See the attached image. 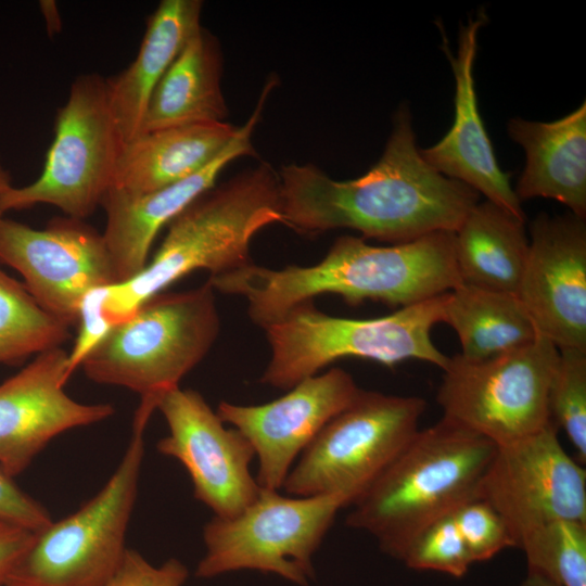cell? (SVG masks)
I'll return each instance as SVG.
<instances>
[{"label":"cell","instance_id":"obj_1","mask_svg":"<svg viewBox=\"0 0 586 586\" xmlns=\"http://www.w3.org/2000/svg\"><path fill=\"white\" fill-rule=\"evenodd\" d=\"M278 175L283 225L307 235L346 228L392 244L455 232L480 195L423 160L407 105L396 111L384 151L365 175L334 180L297 163Z\"/></svg>","mask_w":586,"mask_h":586},{"label":"cell","instance_id":"obj_2","mask_svg":"<svg viewBox=\"0 0 586 586\" xmlns=\"http://www.w3.org/2000/svg\"><path fill=\"white\" fill-rule=\"evenodd\" d=\"M207 281L217 292L242 296L250 319L260 328L322 294L340 295L353 305L370 300L404 307L460 283L450 231L388 246L345 234L317 264L272 269L252 262Z\"/></svg>","mask_w":586,"mask_h":586},{"label":"cell","instance_id":"obj_3","mask_svg":"<svg viewBox=\"0 0 586 586\" xmlns=\"http://www.w3.org/2000/svg\"><path fill=\"white\" fill-rule=\"evenodd\" d=\"M282 220L279 175L269 163L213 187L168 224L160 249L141 272L106 286L105 317L112 326L126 321L150 297L194 270L217 276L252 263L254 237Z\"/></svg>","mask_w":586,"mask_h":586},{"label":"cell","instance_id":"obj_4","mask_svg":"<svg viewBox=\"0 0 586 586\" xmlns=\"http://www.w3.org/2000/svg\"><path fill=\"white\" fill-rule=\"evenodd\" d=\"M496 449L486 437L442 418L419 430L349 506L346 524L369 533L384 553L402 561L423 530L477 498Z\"/></svg>","mask_w":586,"mask_h":586},{"label":"cell","instance_id":"obj_5","mask_svg":"<svg viewBox=\"0 0 586 586\" xmlns=\"http://www.w3.org/2000/svg\"><path fill=\"white\" fill-rule=\"evenodd\" d=\"M446 293L369 319L328 315L313 301L302 303L265 326L270 358L260 383L289 390L332 362L357 357L393 367L408 359L444 370L449 357L431 339L443 321Z\"/></svg>","mask_w":586,"mask_h":586},{"label":"cell","instance_id":"obj_6","mask_svg":"<svg viewBox=\"0 0 586 586\" xmlns=\"http://www.w3.org/2000/svg\"><path fill=\"white\" fill-rule=\"evenodd\" d=\"M220 329L216 291L206 281L182 292H161L113 326L81 368L100 384L141 397L178 387L213 347Z\"/></svg>","mask_w":586,"mask_h":586},{"label":"cell","instance_id":"obj_7","mask_svg":"<svg viewBox=\"0 0 586 586\" xmlns=\"http://www.w3.org/2000/svg\"><path fill=\"white\" fill-rule=\"evenodd\" d=\"M141 399L126 451L101 491L71 515L52 521L35 539L5 586H105L127 550L144 456V433L153 411Z\"/></svg>","mask_w":586,"mask_h":586},{"label":"cell","instance_id":"obj_8","mask_svg":"<svg viewBox=\"0 0 586 586\" xmlns=\"http://www.w3.org/2000/svg\"><path fill=\"white\" fill-rule=\"evenodd\" d=\"M344 507L339 495L291 496L260 488L238 514L214 515L205 524V552L195 576L252 570L307 586L315 576L314 556Z\"/></svg>","mask_w":586,"mask_h":586},{"label":"cell","instance_id":"obj_9","mask_svg":"<svg viewBox=\"0 0 586 586\" xmlns=\"http://www.w3.org/2000/svg\"><path fill=\"white\" fill-rule=\"evenodd\" d=\"M426 403L360 388L300 455L283 489L291 496L360 497L420 430Z\"/></svg>","mask_w":586,"mask_h":586},{"label":"cell","instance_id":"obj_10","mask_svg":"<svg viewBox=\"0 0 586 586\" xmlns=\"http://www.w3.org/2000/svg\"><path fill=\"white\" fill-rule=\"evenodd\" d=\"M54 126L41 175L27 186L11 187L3 207L8 212L49 204L84 220L112 188L125 146L107 101L105 78L95 73L79 75Z\"/></svg>","mask_w":586,"mask_h":586},{"label":"cell","instance_id":"obj_11","mask_svg":"<svg viewBox=\"0 0 586 586\" xmlns=\"http://www.w3.org/2000/svg\"><path fill=\"white\" fill-rule=\"evenodd\" d=\"M559 349L538 335L532 343L484 359L449 358L436 399L443 417L496 446L525 438L551 420L550 382Z\"/></svg>","mask_w":586,"mask_h":586},{"label":"cell","instance_id":"obj_12","mask_svg":"<svg viewBox=\"0 0 586 586\" xmlns=\"http://www.w3.org/2000/svg\"><path fill=\"white\" fill-rule=\"evenodd\" d=\"M550 421L538 432L497 449L477 489L504 519L515 547L555 520L586 522V471L562 447Z\"/></svg>","mask_w":586,"mask_h":586},{"label":"cell","instance_id":"obj_13","mask_svg":"<svg viewBox=\"0 0 586 586\" xmlns=\"http://www.w3.org/2000/svg\"><path fill=\"white\" fill-rule=\"evenodd\" d=\"M0 262L20 272L35 301L68 327L77 324L90 290L115 283L103 234L68 216L43 229L1 218Z\"/></svg>","mask_w":586,"mask_h":586},{"label":"cell","instance_id":"obj_14","mask_svg":"<svg viewBox=\"0 0 586 586\" xmlns=\"http://www.w3.org/2000/svg\"><path fill=\"white\" fill-rule=\"evenodd\" d=\"M156 410L168 426L158 453L184 467L194 497L214 515L233 517L258 496L260 487L250 471L252 445L237 429L226 428L199 392L171 388L157 397Z\"/></svg>","mask_w":586,"mask_h":586},{"label":"cell","instance_id":"obj_15","mask_svg":"<svg viewBox=\"0 0 586 586\" xmlns=\"http://www.w3.org/2000/svg\"><path fill=\"white\" fill-rule=\"evenodd\" d=\"M359 390L347 371L331 368L304 379L269 403L238 405L222 400L216 412L252 445L258 458L259 487L279 491L300 455Z\"/></svg>","mask_w":586,"mask_h":586},{"label":"cell","instance_id":"obj_16","mask_svg":"<svg viewBox=\"0 0 586 586\" xmlns=\"http://www.w3.org/2000/svg\"><path fill=\"white\" fill-rule=\"evenodd\" d=\"M517 296L558 349H586V222L572 213L532 221Z\"/></svg>","mask_w":586,"mask_h":586},{"label":"cell","instance_id":"obj_17","mask_svg":"<svg viewBox=\"0 0 586 586\" xmlns=\"http://www.w3.org/2000/svg\"><path fill=\"white\" fill-rule=\"evenodd\" d=\"M68 352L55 347L38 354L0 384V468L14 477L58 435L101 422L111 404H84L64 390L72 375Z\"/></svg>","mask_w":586,"mask_h":586},{"label":"cell","instance_id":"obj_18","mask_svg":"<svg viewBox=\"0 0 586 586\" xmlns=\"http://www.w3.org/2000/svg\"><path fill=\"white\" fill-rule=\"evenodd\" d=\"M276 84L273 78L268 79L256 107L238 128L230 143L194 175L144 194L116 190L105 194L101 203L106 217L102 234L111 257L115 283L127 281L143 270L160 230L200 195L215 187L227 165L239 157L255 154L252 135Z\"/></svg>","mask_w":586,"mask_h":586},{"label":"cell","instance_id":"obj_19","mask_svg":"<svg viewBox=\"0 0 586 586\" xmlns=\"http://www.w3.org/2000/svg\"><path fill=\"white\" fill-rule=\"evenodd\" d=\"M486 21L480 13L459 31L458 50L444 51L455 76V119L445 137L436 144L420 150L423 160L440 174L458 180L515 216L525 219L522 204L501 170L480 115L474 82L477 34Z\"/></svg>","mask_w":586,"mask_h":586},{"label":"cell","instance_id":"obj_20","mask_svg":"<svg viewBox=\"0 0 586 586\" xmlns=\"http://www.w3.org/2000/svg\"><path fill=\"white\" fill-rule=\"evenodd\" d=\"M508 133L526 157L514 189L519 201L552 199L585 219L586 103L549 123L511 118Z\"/></svg>","mask_w":586,"mask_h":586},{"label":"cell","instance_id":"obj_21","mask_svg":"<svg viewBox=\"0 0 586 586\" xmlns=\"http://www.w3.org/2000/svg\"><path fill=\"white\" fill-rule=\"evenodd\" d=\"M203 2L163 0L146 23L135 60L105 79L107 101L126 143L137 138L150 99L188 40L202 27Z\"/></svg>","mask_w":586,"mask_h":586},{"label":"cell","instance_id":"obj_22","mask_svg":"<svg viewBox=\"0 0 586 586\" xmlns=\"http://www.w3.org/2000/svg\"><path fill=\"white\" fill-rule=\"evenodd\" d=\"M238 128L222 122L143 132L125 144L110 190L144 194L183 180L215 160Z\"/></svg>","mask_w":586,"mask_h":586},{"label":"cell","instance_id":"obj_23","mask_svg":"<svg viewBox=\"0 0 586 586\" xmlns=\"http://www.w3.org/2000/svg\"><path fill=\"white\" fill-rule=\"evenodd\" d=\"M222 68L224 58L218 40L201 27L156 86L141 133L226 122L228 107L220 85Z\"/></svg>","mask_w":586,"mask_h":586},{"label":"cell","instance_id":"obj_24","mask_svg":"<svg viewBox=\"0 0 586 586\" xmlns=\"http://www.w3.org/2000/svg\"><path fill=\"white\" fill-rule=\"evenodd\" d=\"M524 220L491 202H477L454 232L460 283L517 294L528 254Z\"/></svg>","mask_w":586,"mask_h":586},{"label":"cell","instance_id":"obj_25","mask_svg":"<svg viewBox=\"0 0 586 586\" xmlns=\"http://www.w3.org/2000/svg\"><path fill=\"white\" fill-rule=\"evenodd\" d=\"M442 322L455 330L468 360L508 353L539 335L517 294L463 283L446 293Z\"/></svg>","mask_w":586,"mask_h":586},{"label":"cell","instance_id":"obj_26","mask_svg":"<svg viewBox=\"0 0 586 586\" xmlns=\"http://www.w3.org/2000/svg\"><path fill=\"white\" fill-rule=\"evenodd\" d=\"M69 327L46 311L24 283L0 267V365L61 347Z\"/></svg>","mask_w":586,"mask_h":586},{"label":"cell","instance_id":"obj_27","mask_svg":"<svg viewBox=\"0 0 586 586\" xmlns=\"http://www.w3.org/2000/svg\"><path fill=\"white\" fill-rule=\"evenodd\" d=\"M527 570L559 586H586V522L555 520L525 534L519 543Z\"/></svg>","mask_w":586,"mask_h":586},{"label":"cell","instance_id":"obj_28","mask_svg":"<svg viewBox=\"0 0 586 586\" xmlns=\"http://www.w3.org/2000/svg\"><path fill=\"white\" fill-rule=\"evenodd\" d=\"M551 422L561 428L579 461L586 460V349H559L548 393Z\"/></svg>","mask_w":586,"mask_h":586},{"label":"cell","instance_id":"obj_29","mask_svg":"<svg viewBox=\"0 0 586 586\" xmlns=\"http://www.w3.org/2000/svg\"><path fill=\"white\" fill-rule=\"evenodd\" d=\"M402 561L413 570L460 578L473 564L453 514L435 521L410 544Z\"/></svg>","mask_w":586,"mask_h":586},{"label":"cell","instance_id":"obj_30","mask_svg":"<svg viewBox=\"0 0 586 586\" xmlns=\"http://www.w3.org/2000/svg\"><path fill=\"white\" fill-rule=\"evenodd\" d=\"M451 514L473 563L515 547L504 519L487 501L473 498Z\"/></svg>","mask_w":586,"mask_h":586},{"label":"cell","instance_id":"obj_31","mask_svg":"<svg viewBox=\"0 0 586 586\" xmlns=\"http://www.w3.org/2000/svg\"><path fill=\"white\" fill-rule=\"evenodd\" d=\"M187 566L176 558L153 564L137 550L127 548L116 572L105 586H183Z\"/></svg>","mask_w":586,"mask_h":586},{"label":"cell","instance_id":"obj_32","mask_svg":"<svg viewBox=\"0 0 586 586\" xmlns=\"http://www.w3.org/2000/svg\"><path fill=\"white\" fill-rule=\"evenodd\" d=\"M107 286V285H106ZM106 286L90 290L81 300L78 314V334L67 361L71 374L106 337L113 326L103 313Z\"/></svg>","mask_w":586,"mask_h":586},{"label":"cell","instance_id":"obj_33","mask_svg":"<svg viewBox=\"0 0 586 586\" xmlns=\"http://www.w3.org/2000/svg\"><path fill=\"white\" fill-rule=\"evenodd\" d=\"M52 521L49 511L23 492L13 477L0 468V522L38 533Z\"/></svg>","mask_w":586,"mask_h":586},{"label":"cell","instance_id":"obj_34","mask_svg":"<svg viewBox=\"0 0 586 586\" xmlns=\"http://www.w3.org/2000/svg\"><path fill=\"white\" fill-rule=\"evenodd\" d=\"M36 533L24 527L0 522V586L7 582L27 552Z\"/></svg>","mask_w":586,"mask_h":586},{"label":"cell","instance_id":"obj_35","mask_svg":"<svg viewBox=\"0 0 586 586\" xmlns=\"http://www.w3.org/2000/svg\"><path fill=\"white\" fill-rule=\"evenodd\" d=\"M40 8L50 34L56 33L61 27V20L54 1H40Z\"/></svg>","mask_w":586,"mask_h":586},{"label":"cell","instance_id":"obj_36","mask_svg":"<svg viewBox=\"0 0 586 586\" xmlns=\"http://www.w3.org/2000/svg\"><path fill=\"white\" fill-rule=\"evenodd\" d=\"M11 187H13L11 183V176L9 171L3 167L0 160V219L3 218V215L5 213L3 207V199Z\"/></svg>","mask_w":586,"mask_h":586},{"label":"cell","instance_id":"obj_37","mask_svg":"<svg viewBox=\"0 0 586 586\" xmlns=\"http://www.w3.org/2000/svg\"><path fill=\"white\" fill-rule=\"evenodd\" d=\"M519 586H559V585L537 572L527 570V574L525 578L520 583Z\"/></svg>","mask_w":586,"mask_h":586}]
</instances>
